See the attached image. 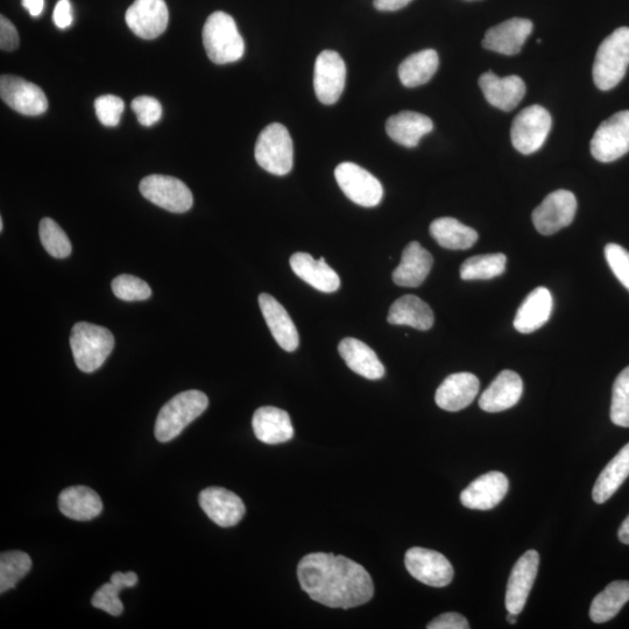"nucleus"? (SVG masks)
<instances>
[{"instance_id":"f257e3e1","label":"nucleus","mask_w":629,"mask_h":629,"mask_svg":"<svg viewBox=\"0 0 629 629\" xmlns=\"http://www.w3.org/2000/svg\"><path fill=\"white\" fill-rule=\"evenodd\" d=\"M301 589L316 603L349 610L369 603L372 578L362 565L342 555L313 553L298 565Z\"/></svg>"},{"instance_id":"f03ea898","label":"nucleus","mask_w":629,"mask_h":629,"mask_svg":"<svg viewBox=\"0 0 629 629\" xmlns=\"http://www.w3.org/2000/svg\"><path fill=\"white\" fill-rule=\"evenodd\" d=\"M203 45L208 58L216 65L239 61L245 53V42L236 21L230 14L221 11L210 14L204 24Z\"/></svg>"},{"instance_id":"7ed1b4c3","label":"nucleus","mask_w":629,"mask_h":629,"mask_svg":"<svg viewBox=\"0 0 629 629\" xmlns=\"http://www.w3.org/2000/svg\"><path fill=\"white\" fill-rule=\"evenodd\" d=\"M209 406V399L201 391L182 392L161 408L155 422V437L162 443L174 440Z\"/></svg>"},{"instance_id":"20e7f679","label":"nucleus","mask_w":629,"mask_h":629,"mask_svg":"<svg viewBox=\"0 0 629 629\" xmlns=\"http://www.w3.org/2000/svg\"><path fill=\"white\" fill-rule=\"evenodd\" d=\"M629 66V28L620 27L599 46L593 63V81L598 89L616 88Z\"/></svg>"},{"instance_id":"39448f33","label":"nucleus","mask_w":629,"mask_h":629,"mask_svg":"<svg viewBox=\"0 0 629 629\" xmlns=\"http://www.w3.org/2000/svg\"><path fill=\"white\" fill-rule=\"evenodd\" d=\"M70 346L76 366L82 372L93 373L100 369L111 355L115 337L110 330L101 325L79 322L73 327Z\"/></svg>"},{"instance_id":"423d86ee","label":"nucleus","mask_w":629,"mask_h":629,"mask_svg":"<svg viewBox=\"0 0 629 629\" xmlns=\"http://www.w3.org/2000/svg\"><path fill=\"white\" fill-rule=\"evenodd\" d=\"M254 157L258 165L273 175L291 173L294 165V146L286 126L273 123L259 134Z\"/></svg>"},{"instance_id":"0eeeda50","label":"nucleus","mask_w":629,"mask_h":629,"mask_svg":"<svg viewBox=\"0 0 629 629\" xmlns=\"http://www.w3.org/2000/svg\"><path fill=\"white\" fill-rule=\"evenodd\" d=\"M550 113L540 105L528 106L513 120L511 129L512 144L521 154L529 155L540 150L549 136Z\"/></svg>"},{"instance_id":"6e6552de","label":"nucleus","mask_w":629,"mask_h":629,"mask_svg":"<svg viewBox=\"0 0 629 629\" xmlns=\"http://www.w3.org/2000/svg\"><path fill=\"white\" fill-rule=\"evenodd\" d=\"M139 190L146 200L174 214H183L192 209L194 204L192 190L173 176H146L141 180Z\"/></svg>"},{"instance_id":"1a4fd4ad","label":"nucleus","mask_w":629,"mask_h":629,"mask_svg":"<svg viewBox=\"0 0 629 629\" xmlns=\"http://www.w3.org/2000/svg\"><path fill=\"white\" fill-rule=\"evenodd\" d=\"M335 178L346 197L360 207H377L383 200L384 188L380 181L353 162L338 165L335 169Z\"/></svg>"},{"instance_id":"9d476101","label":"nucleus","mask_w":629,"mask_h":629,"mask_svg":"<svg viewBox=\"0 0 629 629\" xmlns=\"http://www.w3.org/2000/svg\"><path fill=\"white\" fill-rule=\"evenodd\" d=\"M629 152V111H620L600 124L591 140L592 157L604 164Z\"/></svg>"},{"instance_id":"9b49d317","label":"nucleus","mask_w":629,"mask_h":629,"mask_svg":"<svg viewBox=\"0 0 629 629\" xmlns=\"http://www.w3.org/2000/svg\"><path fill=\"white\" fill-rule=\"evenodd\" d=\"M576 211V196L568 190H556L534 210L535 229L544 236L554 235L574 221Z\"/></svg>"},{"instance_id":"f8f14e48","label":"nucleus","mask_w":629,"mask_h":629,"mask_svg":"<svg viewBox=\"0 0 629 629\" xmlns=\"http://www.w3.org/2000/svg\"><path fill=\"white\" fill-rule=\"evenodd\" d=\"M405 564L409 574L433 588H444L455 575L448 558L435 550L411 548L406 553Z\"/></svg>"},{"instance_id":"ddd939ff","label":"nucleus","mask_w":629,"mask_h":629,"mask_svg":"<svg viewBox=\"0 0 629 629\" xmlns=\"http://www.w3.org/2000/svg\"><path fill=\"white\" fill-rule=\"evenodd\" d=\"M345 80L346 66L341 55L335 51H323L317 56L314 89L318 101L325 105L335 104L343 94Z\"/></svg>"},{"instance_id":"4468645a","label":"nucleus","mask_w":629,"mask_h":629,"mask_svg":"<svg viewBox=\"0 0 629 629\" xmlns=\"http://www.w3.org/2000/svg\"><path fill=\"white\" fill-rule=\"evenodd\" d=\"M0 96L10 108L24 116H40L48 109L47 97L41 88L21 77L3 75Z\"/></svg>"},{"instance_id":"2eb2a0df","label":"nucleus","mask_w":629,"mask_h":629,"mask_svg":"<svg viewBox=\"0 0 629 629\" xmlns=\"http://www.w3.org/2000/svg\"><path fill=\"white\" fill-rule=\"evenodd\" d=\"M168 9L164 0H136L126 11L125 20L137 37L153 40L166 31Z\"/></svg>"},{"instance_id":"dca6fc26","label":"nucleus","mask_w":629,"mask_h":629,"mask_svg":"<svg viewBox=\"0 0 629 629\" xmlns=\"http://www.w3.org/2000/svg\"><path fill=\"white\" fill-rule=\"evenodd\" d=\"M539 565L540 555L536 550L526 551L515 563L506 590L505 605L508 612L519 616L524 611Z\"/></svg>"},{"instance_id":"f3484780","label":"nucleus","mask_w":629,"mask_h":629,"mask_svg":"<svg viewBox=\"0 0 629 629\" xmlns=\"http://www.w3.org/2000/svg\"><path fill=\"white\" fill-rule=\"evenodd\" d=\"M504 473L492 471L478 477L461 494V503L470 510L490 511L504 500L508 492Z\"/></svg>"},{"instance_id":"a211bd4d","label":"nucleus","mask_w":629,"mask_h":629,"mask_svg":"<svg viewBox=\"0 0 629 629\" xmlns=\"http://www.w3.org/2000/svg\"><path fill=\"white\" fill-rule=\"evenodd\" d=\"M200 506L216 525L228 528L243 519L245 505L237 494L223 487H208L200 494Z\"/></svg>"},{"instance_id":"6ab92c4d","label":"nucleus","mask_w":629,"mask_h":629,"mask_svg":"<svg viewBox=\"0 0 629 629\" xmlns=\"http://www.w3.org/2000/svg\"><path fill=\"white\" fill-rule=\"evenodd\" d=\"M479 87L482 89L486 101L494 108L510 112L524 100L526 84L519 76H497L487 72L480 76Z\"/></svg>"},{"instance_id":"aec40b11","label":"nucleus","mask_w":629,"mask_h":629,"mask_svg":"<svg viewBox=\"0 0 629 629\" xmlns=\"http://www.w3.org/2000/svg\"><path fill=\"white\" fill-rule=\"evenodd\" d=\"M479 388V379L475 374L468 372L451 374L437 388L435 401L443 411L459 412L472 404Z\"/></svg>"},{"instance_id":"412c9836","label":"nucleus","mask_w":629,"mask_h":629,"mask_svg":"<svg viewBox=\"0 0 629 629\" xmlns=\"http://www.w3.org/2000/svg\"><path fill=\"white\" fill-rule=\"evenodd\" d=\"M524 393V383L518 373L505 370L498 374L479 399V407L487 413L507 411L518 404Z\"/></svg>"},{"instance_id":"4be33fe9","label":"nucleus","mask_w":629,"mask_h":629,"mask_svg":"<svg viewBox=\"0 0 629 629\" xmlns=\"http://www.w3.org/2000/svg\"><path fill=\"white\" fill-rule=\"evenodd\" d=\"M532 31L533 23L528 19L506 20L486 32L483 47L499 54L515 55L521 52Z\"/></svg>"},{"instance_id":"5701e85b","label":"nucleus","mask_w":629,"mask_h":629,"mask_svg":"<svg viewBox=\"0 0 629 629\" xmlns=\"http://www.w3.org/2000/svg\"><path fill=\"white\" fill-rule=\"evenodd\" d=\"M259 306L267 327L270 328L280 348L287 352L298 349L300 343L298 329L284 306H281V303L272 295L265 293L259 296Z\"/></svg>"},{"instance_id":"b1692460","label":"nucleus","mask_w":629,"mask_h":629,"mask_svg":"<svg viewBox=\"0 0 629 629\" xmlns=\"http://www.w3.org/2000/svg\"><path fill=\"white\" fill-rule=\"evenodd\" d=\"M293 272L308 285L323 293H334L341 287V279L322 257L314 259L310 254L298 252L289 260Z\"/></svg>"},{"instance_id":"393cba45","label":"nucleus","mask_w":629,"mask_h":629,"mask_svg":"<svg viewBox=\"0 0 629 629\" xmlns=\"http://www.w3.org/2000/svg\"><path fill=\"white\" fill-rule=\"evenodd\" d=\"M252 427L254 435L260 442L280 444L291 441L294 427L291 416L277 407H261L253 415Z\"/></svg>"},{"instance_id":"a878e982","label":"nucleus","mask_w":629,"mask_h":629,"mask_svg":"<svg viewBox=\"0 0 629 629\" xmlns=\"http://www.w3.org/2000/svg\"><path fill=\"white\" fill-rule=\"evenodd\" d=\"M433 265V256L420 243L412 242L406 246L401 263L393 272L394 284L400 287H419L427 279Z\"/></svg>"},{"instance_id":"bb28decb","label":"nucleus","mask_w":629,"mask_h":629,"mask_svg":"<svg viewBox=\"0 0 629 629\" xmlns=\"http://www.w3.org/2000/svg\"><path fill=\"white\" fill-rule=\"evenodd\" d=\"M553 296L549 289L537 287L528 294L514 318V328L521 334H532L550 320L553 312Z\"/></svg>"},{"instance_id":"cd10ccee","label":"nucleus","mask_w":629,"mask_h":629,"mask_svg":"<svg viewBox=\"0 0 629 629\" xmlns=\"http://www.w3.org/2000/svg\"><path fill=\"white\" fill-rule=\"evenodd\" d=\"M434 123L419 112L402 111L387 119L386 132L395 143L413 148L421 138L433 131Z\"/></svg>"},{"instance_id":"c85d7f7f","label":"nucleus","mask_w":629,"mask_h":629,"mask_svg":"<svg viewBox=\"0 0 629 629\" xmlns=\"http://www.w3.org/2000/svg\"><path fill=\"white\" fill-rule=\"evenodd\" d=\"M339 355L349 369L369 380L385 376V367L369 345L356 338H345L338 346Z\"/></svg>"},{"instance_id":"c756f323","label":"nucleus","mask_w":629,"mask_h":629,"mask_svg":"<svg viewBox=\"0 0 629 629\" xmlns=\"http://www.w3.org/2000/svg\"><path fill=\"white\" fill-rule=\"evenodd\" d=\"M59 510L65 517L76 521H89L103 511L102 499L87 486L68 487L59 497Z\"/></svg>"},{"instance_id":"7c9ffc66","label":"nucleus","mask_w":629,"mask_h":629,"mask_svg":"<svg viewBox=\"0 0 629 629\" xmlns=\"http://www.w3.org/2000/svg\"><path fill=\"white\" fill-rule=\"evenodd\" d=\"M387 321L393 325H408L427 331L433 327L435 316L433 310L418 296L405 295L393 303Z\"/></svg>"},{"instance_id":"2f4dec72","label":"nucleus","mask_w":629,"mask_h":629,"mask_svg":"<svg viewBox=\"0 0 629 629\" xmlns=\"http://www.w3.org/2000/svg\"><path fill=\"white\" fill-rule=\"evenodd\" d=\"M430 235L448 250H469L478 240L476 230L451 217L435 219L430 225Z\"/></svg>"},{"instance_id":"473e14b6","label":"nucleus","mask_w":629,"mask_h":629,"mask_svg":"<svg viewBox=\"0 0 629 629\" xmlns=\"http://www.w3.org/2000/svg\"><path fill=\"white\" fill-rule=\"evenodd\" d=\"M629 476V443L621 449L617 456L606 465L600 473L595 487H593L592 498L597 504H604L619 487L624 484Z\"/></svg>"},{"instance_id":"72a5a7b5","label":"nucleus","mask_w":629,"mask_h":629,"mask_svg":"<svg viewBox=\"0 0 629 629\" xmlns=\"http://www.w3.org/2000/svg\"><path fill=\"white\" fill-rule=\"evenodd\" d=\"M440 59L434 49H424V51L408 56L399 67V77L402 86L406 88L421 87L428 83L436 74Z\"/></svg>"},{"instance_id":"f704fd0d","label":"nucleus","mask_w":629,"mask_h":629,"mask_svg":"<svg viewBox=\"0 0 629 629\" xmlns=\"http://www.w3.org/2000/svg\"><path fill=\"white\" fill-rule=\"evenodd\" d=\"M628 602L629 582H613L593 599L590 607V618L596 624L607 623V621L617 617Z\"/></svg>"},{"instance_id":"c9c22d12","label":"nucleus","mask_w":629,"mask_h":629,"mask_svg":"<svg viewBox=\"0 0 629 629\" xmlns=\"http://www.w3.org/2000/svg\"><path fill=\"white\" fill-rule=\"evenodd\" d=\"M507 258L503 253L484 254L464 261L461 278L465 281L491 280L504 274Z\"/></svg>"},{"instance_id":"e433bc0d","label":"nucleus","mask_w":629,"mask_h":629,"mask_svg":"<svg viewBox=\"0 0 629 629\" xmlns=\"http://www.w3.org/2000/svg\"><path fill=\"white\" fill-rule=\"evenodd\" d=\"M32 568L31 557L23 551H6L0 556V592L5 593L23 579Z\"/></svg>"},{"instance_id":"4c0bfd02","label":"nucleus","mask_w":629,"mask_h":629,"mask_svg":"<svg viewBox=\"0 0 629 629\" xmlns=\"http://www.w3.org/2000/svg\"><path fill=\"white\" fill-rule=\"evenodd\" d=\"M42 246L56 259H65L72 254V243L61 226L52 218H44L39 225Z\"/></svg>"},{"instance_id":"58836bf2","label":"nucleus","mask_w":629,"mask_h":629,"mask_svg":"<svg viewBox=\"0 0 629 629\" xmlns=\"http://www.w3.org/2000/svg\"><path fill=\"white\" fill-rule=\"evenodd\" d=\"M611 420L618 427L629 428V366L614 381Z\"/></svg>"},{"instance_id":"ea45409f","label":"nucleus","mask_w":629,"mask_h":629,"mask_svg":"<svg viewBox=\"0 0 629 629\" xmlns=\"http://www.w3.org/2000/svg\"><path fill=\"white\" fill-rule=\"evenodd\" d=\"M112 292L123 301H144L152 296V289L146 281L130 274L119 275L111 284Z\"/></svg>"},{"instance_id":"a19ab883","label":"nucleus","mask_w":629,"mask_h":629,"mask_svg":"<svg viewBox=\"0 0 629 629\" xmlns=\"http://www.w3.org/2000/svg\"><path fill=\"white\" fill-rule=\"evenodd\" d=\"M122 590V586L110 581L96 591L93 599H91V604L96 609L109 613L113 617H119L124 611V605L119 598V593Z\"/></svg>"},{"instance_id":"79ce46f5","label":"nucleus","mask_w":629,"mask_h":629,"mask_svg":"<svg viewBox=\"0 0 629 629\" xmlns=\"http://www.w3.org/2000/svg\"><path fill=\"white\" fill-rule=\"evenodd\" d=\"M95 110L98 120L108 127H115L119 124L125 110V103L122 98L113 95L98 97L95 101Z\"/></svg>"},{"instance_id":"37998d69","label":"nucleus","mask_w":629,"mask_h":629,"mask_svg":"<svg viewBox=\"0 0 629 629\" xmlns=\"http://www.w3.org/2000/svg\"><path fill=\"white\" fill-rule=\"evenodd\" d=\"M605 258L612 272L629 292V252L618 244H607Z\"/></svg>"},{"instance_id":"c03bdc74","label":"nucleus","mask_w":629,"mask_h":629,"mask_svg":"<svg viewBox=\"0 0 629 629\" xmlns=\"http://www.w3.org/2000/svg\"><path fill=\"white\" fill-rule=\"evenodd\" d=\"M131 108L143 126L157 124L162 117V105L157 98L140 96L133 100Z\"/></svg>"},{"instance_id":"a18cd8bd","label":"nucleus","mask_w":629,"mask_h":629,"mask_svg":"<svg viewBox=\"0 0 629 629\" xmlns=\"http://www.w3.org/2000/svg\"><path fill=\"white\" fill-rule=\"evenodd\" d=\"M19 46L17 28L4 16L0 17V48L4 52L16 51Z\"/></svg>"},{"instance_id":"49530a36","label":"nucleus","mask_w":629,"mask_h":629,"mask_svg":"<svg viewBox=\"0 0 629 629\" xmlns=\"http://www.w3.org/2000/svg\"><path fill=\"white\" fill-rule=\"evenodd\" d=\"M428 629H469L468 620L462 614L450 612L441 614L427 626Z\"/></svg>"},{"instance_id":"de8ad7c7","label":"nucleus","mask_w":629,"mask_h":629,"mask_svg":"<svg viewBox=\"0 0 629 629\" xmlns=\"http://www.w3.org/2000/svg\"><path fill=\"white\" fill-rule=\"evenodd\" d=\"M53 20L55 25L61 28V30H66L73 24L72 4H70L69 0H59L55 6Z\"/></svg>"},{"instance_id":"09e8293b","label":"nucleus","mask_w":629,"mask_h":629,"mask_svg":"<svg viewBox=\"0 0 629 629\" xmlns=\"http://www.w3.org/2000/svg\"><path fill=\"white\" fill-rule=\"evenodd\" d=\"M111 582L122 586L123 589L133 588V586H136L138 583V576L136 572L133 571L116 572V574L111 576Z\"/></svg>"},{"instance_id":"8fccbe9b","label":"nucleus","mask_w":629,"mask_h":629,"mask_svg":"<svg viewBox=\"0 0 629 629\" xmlns=\"http://www.w3.org/2000/svg\"><path fill=\"white\" fill-rule=\"evenodd\" d=\"M413 0H374V7L383 12H394L404 9Z\"/></svg>"},{"instance_id":"3c124183","label":"nucleus","mask_w":629,"mask_h":629,"mask_svg":"<svg viewBox=\"0 0 629 629\" xmlns=\"http://www.w3.org/2000/svg\"><path fill=\"white\" fill-rule=\"evenodd\" d=\"M23 6L32 17H38L44 11L45 0H23Z\"/></svg>"},{"instance_id":"603ef678","label":"nucleus","mask_w":629,"mask_h":629,"mask_svg":"<svg viewBox=\"0 0 629 629\" xmlns=\"http://www.w3.org/2000/svg\"><path fill=\"white\" fill-rule=\"evenodd\" d=\"M619 540L625 544H629V515L619 528Z\"/></svg>"},{"instance_id":"864d4df0","label":"nucleus","mask_w":629,"mask_h":629,"mask_svg":"<svg viewBox=\"0 0 629 629\" xmlns=\"http://www.w3.org/2000/svg\"><path fill=\"white\" fill-rule=\"evenodd\" d=\"M517 620H518V614H513L508 612V616H507V621L508 623H510L511 625L517 624Z\"/></svg>"},{"instance_id":"5fc2aeb1","label":"nucleus","mask_w":629,"mask_h":629,"mask_svg":"<svg viewBox=\"0 0 629 629\" xmlns=\"http://www.w3.org/2000/svg\"><path fill=\"white\" fill-rule=\"evenodd\" d=\"M4 230V221L3 218H0V232H3Z\"/></svg>"}]
</instances>
